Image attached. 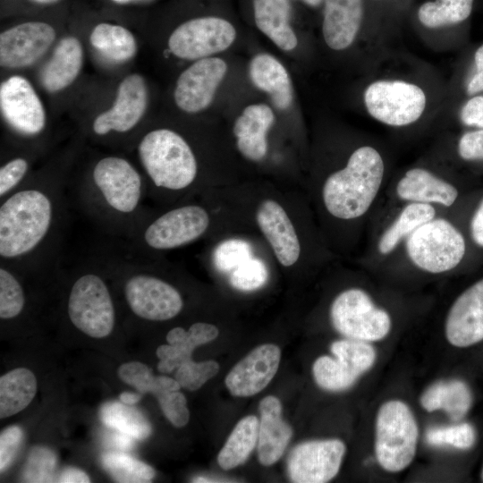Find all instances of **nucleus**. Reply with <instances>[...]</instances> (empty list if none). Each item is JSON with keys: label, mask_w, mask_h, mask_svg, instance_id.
Returning a JSON list of instances; mask_svg holds the SVG:
<instances>
[{"label": "nucleus", "mask_w": 483, "mask_h": 483, "mask_svg": "<svg viewBox=\"0 0 483 483\" xmlns=\"http://www.w3.org/2000/svg\"><path fill=\"white\" fill-rule=\"evenodd\" d=\"M105 470L118 482L145 483L155 477V470L149 465L124 453L109 452L102 455Z\"/></svg>", "instance_id": "obj_38"}, {"label": "nucleus", "mask_w": 483, "mask_h": 483, "mask_svg": "<svg viewBox=\"0 0 483 483\" xmlns=\"http://www.w3.org/2000/svg\"><path fill=\"white\" fill-rule=\"evenodd\" d=\"M456 154L465 162H483V129L462 134L456 143Z\"/></svg>", "instance_id": "obj_46"}, {"label": "nucleus", "mask_w": 483, "mask_h": 483, "mask_svg": "<svg viewBox=\"0 0 483 483\" xmlns=\"http://www.w3.org/2000/svg\"><path fill=\"white\" fill-rule=\"evenodd\" d=\"M426 440L434 446L449 445L460 450H467L474 445L476 432L469 423L436 426L427 431Z\"/></svg>", "instance_id": "obj_40"}, {"label": "nucleus", "mask_w": 483, "mask_h": 483, "mask_svg": "<svg viewBox=\"0 0 483 483\" xmlns=\"http://www.w3.org/2000/svg\"><path fill=\"white\" fill-rule=\"evenodd\" d=\"M355 284L341 290L330 302L329 319L345 338L378 342L393 330L394 314L382 304L372 286Z\"/></svg>", "instance_id": "obj_9"}, {"label": "nucleus", "mask_w": 483, "mask_h": 483, "mask_svg": "<svg viewBox=\"0 0 483 483\" xmlns=\"http://www.w3.org/2000/svg\"><path fill=\"white\" fill-rule=\"evenodd\" d=\"M30 2L38 4H50L58 2L59 0H30Z\"/></svg>", "instance_id": "obj_53"}, {"label": "nucleus", "mask_w": 483, "mask_h": 483, "mask_svg": "<svg viewBox=\"0 0 483 483\" xmlns=\"http://www.w3.org/2000/svg\"><path fill=\"white\" fill-rule=\"evenodd\" d=\"M119 377L141 394L151 393L158 401L166 419L176 428L184 427L190 419L187 401L179 392L181 386L165 376H155L146 365L138 361L127 362L118 369Z\"/></svg>", "instance_id": "obj_20"}, {"label": "nucleus", "mask_w": 483, "mask_h": 483, "mask_svg": "<svg viewBox=\"0 0 483 483\" xmlns=\"http://www.w3.org/2000/svg\"><path fill=\"white\" fill-rule=\"evenodd\" d=\"M31 160L17 155L4 161L0 167V200L21 187L31 175Z\"/></svg>", "instance_id": "obj_41"}, {"label": "nucleus", "mask_w": 483, "mask_h": 483, "mask_svg": "<svg viewBox=\"0 0 483 483\" xmlns=\"http://www.w3.org/2000/svg\"><path fill=\"white\" fill-rule=\"evenodd\" d=\"M82 64L83 48L80 40L72 36L63 38L41 71L43 88L49 93L64 90L77 79Z\"/></svg>", "instance_id": "obj_28"}, {"label": "nucleus", "mask_w": 483, "mask_h": 483, "mask_svg": "<svg viewBox=\"0 0 483 483\" xmlns=\"http://www.w3.org/2000/svg\"><path fill=\"white\" fill-rule=\"evenodd\" d=\"M116 4H130V3H132V2H137V1H142V0H111Z\"/></svg>", "instance_id": "obj_55"}, {"label": "nucleus", "mask_w": 483, "mask_h": 483, "mask_svg": "<svg viewBox=\"0 0 483 483\" xmlns=\"http://www.w3.org/2000/svg\"><path fill=\"white\" fill-rule=\"evenodd\" d=\"M55 39V30L44 21H26L0 34V64L17 69L38 60Z\"/></svg>", "instance_id": "obj_21"}, {"label": "nucleus", "mask_w": 483, "mask_h": 483, "mask_svg": "<svg viewBox=\"0 0 483 483\" xmlns=\"http://www.w3.org/2000/svg\"><path fill=\"white\" fill-rule=\"evenodd\" d=\"M147 106L148 88L145 80L140 74H130L119 84L111 108L94 118L91 131L97 138L128 133L139 124Z\"/></svg>", "instance_id": "obj_18"}, {"label": "nucleus", "mask_w": 483, "mask_h": 483, "mask_svg": "<svg viewBox=\"0 0 483 483\" xmlns=\"http://www.w3.org/2000/svg\"><path fill=\"white\" fill-rule=\"evenodd\" d=\"M235 38L236 30L228 21L199 17L179 25L168 38V48L180 59L199 60L225 51Z\"/></svg>", "instance_id": "obj_15"}, {"label": "nucleus", "mask_w": 483, "mask_h": 483, "mask_svg": "<svg viewBox=\"0 0 483 483\" xmlns=\"http://www.w3.org/2000/svg\"><path fill=\"white\" fill-rule=\"evenodd\" d=\"M101 257L109 276L121 284L125 303L137 318L147 321H166L183 309L179 290L156 274L140 256Z\"/></svg>", "instance_id": "obj_5"}, {"label": "nucleus", "mask_w": 483, "mask_h": 483, "mask_svg": "<svg viewBox=\"0 0 483 483\" xmlns=\"http://www.w3.org/2000/svg\"><path fill=\"white\" fill-rule=\"evenodd\" d=\"M481 191L470 189L444 172L414 165L391 178L379 207L425 204L464 219Z\"/></svg>", "instance_id": "obj_7"}, {"label": "nucleus", "mask_w": 483, "mask_h": 483, "mask_svg": "<svg viewBox=\"0 0 483 483\" xmlns=\"http://www.w3.org/2000/svg\"><path fill=\"white\" fill-rule=\"evenodd\" d=\"M473 269L463 219L440 214L413 229L371 274L384 281L436 279Z\"/></svg>", "instance_id": "obj_3"}, {"label": "nucleus", "mask_w": 483, "mask_h": 483, "mask_svg": "<svg viewBox=\"0 0 483 483\" xmlns=\"http://www.w3.org/2000/svg\"><path fill=\"white\" fill-rule=\"evenodd\" d=\"M253 10L258 29L275 45L284 51L297 47L298 39L290 25L289 0H253Z\"/></svg>", "instance_id": "obj_30"}, {"label": "nucleus", "mask_w": 483, "mask_h": 483, "mask_svg": "<svg viewBox=\"0 0 483 483\" xmlns=\"http://www.w3.org/2000/svg\"><path fill=\"white\" fill-rule=\"evenodd\" d=\"M135 148L148 194L180 193L196 182L199 165L195 153L177 131L150 130L139 139Z\"/></svg>", "instance_id": "obj_6"}, {"label": "nucleus", "mask_w": 483, "mask_h": 483, "mask_svg": "<svg viewBox=\"0 0 483 483\" xmlns=\"http://www.w3.org/2000/svg\"><path fill=\"white\" fill-rule=\"evenodd\" d=\"M463 228L471 248L475 269L483 262V190L467 213Z\"/></svg>", "instance_id": "obj_43"}, {"label": "nucleus", "mask_w": 483, "mask_h": 483, "mask_svg": "<svg viewBox=\"0 0 483 483\" xmlns=\"http://www.w3.org/2000/svg\"><path fill=\"white\" fill-rule=\"evenodd\" d=\"M479 479H480V481L483 482V464H482L481 469H480Z\"/></svg>", "instance_id": "obj_56"}, {"label": "nucleus", "mask_w": 483, "mask_h": 483, "mask_svg": "<svg viewBox=\"0 0 483 483\" xmlns=\"http://www.w3.org/2000/svg\"><path fill=\"white\" fill-rule=\"evenodd\" d=\"M480 91H483V67L476 69L475 74L467 85L469 95H474Z\"/></svg>", "instance_id": "obj_50"}, {"label": "nucleus", "mask_w": 483, "mask_h": 483, "mask_svg": "<svg viewBox=\"0 0 483 483\" xmlns=\"http://www.w3.org/2000/svg\"><path fill=\"white\" fill-rule=\"evenodd\" d=\"M108 273L100 258L80 264L74 272L66 299V313L72 325L92 338H105L114 330L116 309Z\"/></svg>", "instance_id": "obj_8"}, {"label": "nucleus", "mask_w": 483, "mask_h": 483, "mask_svg": "<svg viewBox=\"0 0 483 483\" xmlns=\"http://www.w3.org/2000/svg\"><path fill=\"white\" fill-rule=\"evenodd\" d=\"M345 452V444L337 438L303 442L289 453V478L295 483L328 482L337 475Z\"/></svg>", "instance_id": "obj_17"}, {"label": "nucleus", "mask_w": 483, "mask_h": 483, "mask_svg": "<svg viewBox=\"0 0 483 483\" xmlns=\"http://www.w3.org/2000/svg\"><path fill=\"white\" fill-rule=\"evenodd\" d=\"M19 268L0 262V318L11 320L18 318L26 307V293Z\"/></svg>", "instance_id": "obj_37"}, {"label": "nucleus", "mask_w": 483, "mask_h": 483, "mask_svg": "<svg viewBox=\"0 0 483 483\" xmlns=\"http://www.w3.org/2000/svg\"><path fill=\"white\" fill-rule=\"evenodd\" d=\"M256 220L279 263L293 266L300 258L301 246L284 208L274 199H265L257 209Z\"/></svg>", "instance_id": "obj_23"}, {"label": "nucleus", "mask_w": 483, "mask_h": 483, "mask_svg": "<svg viewBox=\"0 0 483 483\" xmlns=\"http://www.w3.org/2000/svg\"><path fill=\"white\" fill-rule=\"evenodd\" d=\"M84 212L111 235L129 239L148 213L144 175L127 158L109 155L97 159L75 190Z\"/></svg>", "instance_id": "obj_4"}, {"label": "nucleus", "mask_w": 483, "mask_h": 483, "mask_svg": "<svg viewBox=\"0 0 483 483\" xmlns=\"http://www.w3.org/2000/svg\"><path fill=\"white\" fill-rule=\"evenodd\" d=\"M57 482L61 483H89V477L81 470L77 468L64 469L57 478Z\"/></svg>", "instance_id": "obj_49"}, {"label": "nucleus", "mask_w": 483, "mask_h": 483, "mask_svg": "<svg viewBox=\"0 0 483 483\" xmlns=\"http://www.w3.org/2000/svg\"><path fill=\"white\" fill-rule=\"evenodd\" d=\"M260 420L258 437V457L262 465L269 466L283 455L292 430L282 419V404L278 398L268 395L259 402Z\"/></svg>", "instance_id": "obj_25"}, {"label": "nucleus", "mask_w": 483, "mask_h": 483, "mask_svg": "<svg viewBox=\"0 0 483 483\" xmlns=\"http://www.w3.org/2000/svg\"><path fill=\"white\" fill-rule=\"evenodd\" d=\"M218 370L219 364L215 360L195 362L190 360L176 369L174 377L181 387L196 391L214 377Z\"/></svg>", "instance_id": "obj_42"}, {"label": "nucleus", "mask_w": 483, "mask_h": 483, "mask_svg": "<svg viewBox=\"0 0 483 483\" xmlns=\"http://www.w3.org/2000/svg\"><path fill=\"white\" fill-rule=\"evenodd\" d=\"M227 72L226 63L219 57L196 60L178 77L174 91L176 106L187 114L208 108Z\"/></svg>", "instance_id": "obj_19"}, {"label": "nucleus", "mask_w": 483, "mask_h": 483, "mask_svg": "<svg viewBox=\"0 0 483 483\" xmlns=\"http://www.w3.org/2000/svg\"><path fill=\"white\" fill-rule=\"evenodd\" d=\"M324 0H304V2L310 6H318Z\"/></svg>", "instance_id": "obj_54"}, {"label": "nucleus", "mask_w": 483, "mask_h": 483, "mask_svg": "<svg viewBox=\"0 0 483 483\" xmlns=\"http://www.w3.org/2000/svg\"><path fill=\"white\" fill-rule=\"evenodd\" d=\"M0 108L7 125L20 137L36 138L46 128L47 116L43 104L24 77L12 76L1 83Z\"/></svg>", "instance_id": "obj_16"}, {"label": "nucleus", "mask_w": 483, "mask_h": 483, "mask_svg": "<svg viewBox=\"0 0 483 483\" xmlns=\"http://www.w3.org/2000/svg\"><path fill=\"white\" fill-rule=\"evenodd\" d=\"M469 273L471 279L453 298L444 318L445 339L458 349L483 343V262Z\"/></svg>", "instance_id": "obj_13"}, {"label": "nucleus", "mask_w": 483, "mask_h": 483, "mask_svg": "<svg viewBox=\"0 0 483 483\" xmlns=\"http://www.w3.org/2000/svg\"><path fill=\"white\" fill-rule=\"evenodd\" d=\"M23 438L19 426H10L0 434V471L7 469L13 460Z\"/></svg>", "instance_id": "obj_47"}, {"label": "nucleus", "mask_w": 483, "mask_h": 483, "mask_svg": "<svg viewBox=\"0 0 483 483\" xmlns=\"http://www.w3.org/2000/svg\"><path fill=\"white\" fill-rule=\"evenodd\" d=\"M210 216L198 204H184L160 214L148 213L128 242L129 254L169 250L195 242L208 229Z\"/></svg>", "instance_id": "obj_10"}, {"label": "nucleus", "mask_w": 483, "mask_h": 483, "mask_svg": "<svg viewBox=\"0 0 483 483\" xmlns=\"http://www.w3.org/2000/svg\"><path fill=\"white\" fill-rule=\"evenodd\" d=\"M424 410L432 412L443 410L453 421L462 419L471 404V393L465 382L459 379L440 380L430 385L420 396Z\"/></svg>", "instance_id": "obj_31"}, {"label": "nucleus", "mask_w": 483, "mask_h": 483, "mask_svg": "<svg viewBox=\"0 0 483 483\" xmlns=\"http://www.w3.org/2000/svg\"><path fill=\"white\" fill-rule=\"evenodd\" d=\"M250 247L242 240H228L220 243L214 251L213 260L217 269L231 273L250 256Z\"/></svg>", "instance_id": "obj_45"}, {"label": "nucleus", "mask_w": 483, "mask_h": 483, "mask_svg": "<svg viewBox=\"0 0 483 483\" xmlns=\"http://www.w3.org/2000/svg\"><path fill=\"white\" fill-rule=\"evenodd\" d=\"M131 436L121 433L119 435H116L114 437V441L117 446H119L122 449H130L131 447V445L133 444Z\"/></svg>", "instance_id": "obj_51"}, {"label": "nucleus", "mask_w": 483, "mask_h": 483, "mask_svg": "<svg viewBox=\"0 0 483 483\" xmlns=\"http://www.w3.org/2000/svg\"><path fill=\"white\" fill-rule=\"evenodd\" d=\"M65 184L64 172L43 171L0 200V262L32 273L59 265Z\"/></svg>", "instance_id": "obj_1"}, {"label": "nucleus", "mask_w": 483, "mask_h": 483, "mask_svg": "<svg viewBox=\"0 0 483 483\" xmlns=\"http://www.w3.org/2000/svg\"><path fill=\"white\" fill-rule=\"evenodd\" d=\"M363 16L362 0H324L322 25L326 44L343 50L354 41Z\"/></svg>", "instance_id": "obj_27"}, {"label": "nucleus", "mask_w": 483, "mask_h": 483, "mask_svg": "<svg viewBox=\"0 0 483 483\" xmlns=\"http://www.w3.org/2000/svg\"><path fill=\"white\" fill-rule=\"evenodd\" d=\"M89 41L96 50L114 62H126L137 52L133 34L118 24L98 23L93 28Z\"/></svg>", "instance_id": "obj_34"}, {"label": "nucleus", "mask_w": 483, "mask_h": 483, "mask_svg": "<svg viewBox=\"0 0 483 483\" xmlns=\"http://www.w3.org/2000/svg\"><path fill=\"white\" fill-rule=\"evenodd\" d=\"M249 76L257 89L270 96L277 109L290 107L293 98L292 80L285 67L275 57L266 53L256 55L250 62Z\"/></svg>", "instance_id": "obj_29"}, {"label": "nucleus", "mask_w": 483, "mask_h": 483, "mask_svg": "<svg viewBox=\"0 0 483 483\" xmlns=\"http://www.w3.org/2000/svg\"><path fill=\"white\" fill-rule=\"evenodd\" d=\"M259 420L254 415L236 424L217 455L219 466L229 470L243 464L258 444Z\"/></svg>", "instance_id": "obj_33"}, {"label": "nucleus", "mask_w": 483, "mask_h": 483, "mask_svg": "<svg viewBox=\"0 0 483 483\" xmlns=\"http://www.w3.org/2000/svg\"><path fill=\"white\" fill-rule=\"evenodd\" d=\"M460 118L467 126L483 129V96L470 98L462 106Z\"/></svg>", "instance_id": "obj_48"}, {"label": "nucleus", "mask_w": 483, "mask_h": 483, "mask_svg": "<svg viewBox=\"0 0 483 483\" xmlns=\"http://www.w3.org/2000/svg\"><path fill=\"white\" fill-rule=\"evenodd\" d=\"M275 115L266 104L246 106L233 124V134L240 153L250 161H260L267 152V134Z\"/></svg>", "instance_id": "obj_26"}, {"label": "nucleus", "mask_w": 483, "mask_h": 483, "mask_svg": "<svg viewBox=\"0 0 483 483\" xmlns=\"http://www.w3.org/2000/svg\"><path fill=\"white\" fill-rule=\"evenodd\" d=\"M37 379L26 368L13 369L0 377V418L25 409L37 393Z\"/></svg>", "instance_id": "obj_32"}, {"label": "nucleus", "mask_w": 483, "mask_h": 483, "mask_svg": "<svg viewBox=\"0 0 483 483\" xmlns=\"http://www.w3.org/2000/svg\"><path fill=\"white\" fill-rule=\"evenodd\" d=\"M426 101L421 88L403 80H377L369 84L364 93L369 114L393 127H403L418 121Z\"/></svg>", "instance_id": "obj_14"}, {"label": "nucleus", "mask_w": 483, "mask_h": 483, "mask_svg": "<svg viewBox=\"0 0 483 483\" xmlns=\"http://www.w3.org/2000/svg\"><path fill=\"white\" fill-rule=\"evenodd\" d=\"M100 417L105 425L135 439L143 440L151 434V425L133 405L110 402L103 405Z\"/></svg>", "instance_id": "obj_35"}, {"label": "nucleus", "mask_w": 483, "mask_h": 483, "mask_svg": "<svg viewBox=\"0 0 483 483\" xmlns=\"http://www.w3.org/2000/svg\"><path fill=\"white\" fill-rule=\"evenodd\" d=\"M473 0H435L424 3L418 11L419 21L436 29L466 20L472 11Z\"/></svg>", "instance_id": "obj_36"}, {"label": "nucleus", "mask_w": 483, "mask_h": 483, "mask_svg": "<svg viewBox=\"0 0 483 483\" xmlns=\"http://www.w3.org/2000/svg\"><path fill=\"white\" fill-rule=\"evenodd\" d=\"M419 427L410 406L389 400L379 407L375 421V455L380 467L391 473L405 470L413 461Z\"/></svg>", "instance_id": "obj_11"}, {"label": "nucleus", "mask_w": 483, "mask_h": 483, "mask_svg": "<svg viewBox=\"0 0 483 483\" xmlns=\"http://www.w3.org/2000/svg\"><path fill=\"white\" fill-rule=\"evenodd\" d=\"M56 455L51 449L42 445L34 446L22 470L23 481L38 483L56 481Z\"/></svg>", "instance_id": "obj_39"}, {"label": "nucleus", "mask_w": 483, "mask_h": 483, "mask_svg": "<svg viewBox=\"0 0 483 483\" xmlns=\"http://www.w3.org/2000/svg\"><path fill=\"white\" fill-rule=\"evenodd\" d=\"M219 334L218 328L206 322L193 323L188 330L177 326L166 335L168 344L157 347L156 354L159 359L157 369L162 373H170L182 364L191 360L195 348L215 340Z\"/></svg>", "instance_id": "obj_24"}, {"label": "nucleus", "mask_w": 483, "mask_h": 483, "mask_svg": "<svg viewBox=\"0 0 483 483\" xmlns=\"http://www.w3.org/2000/svg\"><path fill=\"white\" fill-rule=\"evenodd\" d=\"M119 399L121 402L134 405L141 399V394L140 393H122L119 396Z\"/></svg>", "instance_id": "obj_52"}, {"label": "nucleus", "mask_w": 483, "mask_h": 483, "mask_svg": "<svg viewBox=\"0 0 483 483\" xmlns=\"http://www.w3.org/2000/svg\"><path fill=\"white\" fill-rule=\"evenodd\" d=\"M390 180L386 158L372 144L356 147L343 166L324 177L318 190V203L344 248L364 245Z\"/></svg>", "instance_id": "obj_2"}, {"label": "nucleus", "mask_w": 483, "mask_h": 483, "mask_svg": "<svg viewBox=\"0 0 483 483\" xmlns=\"http://www.w3.org/2000/svg\"><path fill=\"white\" fill-rule=\"evenodd\" d=\"M268 273L265 264L250 258L230 273V284L241 291H253L261 287L267 280Z\"/></svg>", "instance_id": "obj_44"}, {"label": "nucleus", "mask_w": 483, "mask_h": 483, "mask_svg": "<svg viewBox=\"0 0 483 483\" xmlns=\"http://www.w3.org/2000/svg\"><path fill=\"white\" fill-rule=\"evenodd\" d=\"M281 360L280 348L261 344L240 360L225 379L233 396L248 397L261 392L275 376Z\"/></svg>", "instance_id": "obj_22"}, {"label": "nucleus", "mask_w": 483, "mask_h": 483, "mask_svg": "<svg viewBox=\"0 0 483 483\" xmlns=\"http://www.w3.org/2000/svg\"><path fill=\"white\" fill-rule=\"evenodd\" d=\"M330 351L333 356H320L312 366L317 385L330 392L352 387L377 360V351L368 342L343 338L332 343Z\"/></svg>", "instance_id": "obj_12"}]
</instances>
